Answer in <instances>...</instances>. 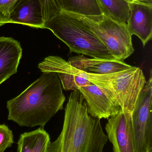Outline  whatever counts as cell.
Wrapping results in <instances>:
<instances>
[{
    "mask_svg": "<svg viewBox=\"0 0 152 152\" xmlns=\"http://www.w3.org/2000/svg\"><path fill=\"white\" fill-rule=\"evenodd\" d=\"M148 152H152V151H149Z\"/></svg>",
    "mask_w": 152,
    "mask_h": 152,
    "instance_id": "603a6c76",
    "label": "cell"
},
{
    "mask_svg": "<svg viewBox=\"0 0 152 152\" xmlns=\"http://www.w3.org/2000/svg\"><path fill=\"white\" fill-rule=\"evenodd\" d=\"M43 28L51 30L69 47L70 53L95 58L116 60L79 14L62 10L45 21Z\"/></svg>",
    "mask_w": 152,
    "mask_h": 152,
    "instance_id": "3957f363",
    "label": "cell"
},
{
    "mask_svg": "<svg viewBox=\"0 0 152 152\" xmlns=\"http://www.w3.org/2000/svg\"><path fill=\"white\" fill-rule=\"evenodd\" d=\"M105 129L114 152H135L132 113L120 109L117 114L108 119Z\"/></svg>",
    "mask_w": 152,
    "mask_h": 152,
    "instance_id": "52a82bcc",
    "label": "cell"
},
{
    "mask_svg": "<svg viewBox=\"0 0 152 152\" xmlns=\"http://www.w3.org/2000/svg\"><path fill=\"white\" fill-rule=\"evenodd\" d=\"M79 16L115 59L124 61L134 52L133 35L126 24L117 22L104 14L97 16Z\"/></svg>",
    "mask_w": 152,
    "mask_h": 152,
    "instance_id": "5b68a950",
    "label": "cell"
},
{
    "mask_svg": "<svg viewBox=\"0 0 152 152\" xmlns=\"http://www.w3.org/2000/svg\"><path fill=\"white\" fill-rule=\"evenodd\" d=\"M148 4H152V0H143Z\"/></svg>",
    "mask_w": 152,
    "mask_h": 152,
    "instance_id": "7402d4cb",
    "label": "cell"
},
{
    "mask_svg": "<svg viewBox=\"0 0 152 152\" xmlns=\"http://www.w3.org/2000/svg\"><path fill=\"white\" fill-rule=\"evenodd\" d=\"M50 142L49 134L41 127L21 134L18 142V152H47Z\"/></svg>",
    "mask_w": 152,
    "mask_h": 152,
    "instance_id": "5bb4252c",
    "label": "cell"
},
{
    "mask_svg": "<svg viewBox=\"0 0 152 152\" xmlns=\"http://www.w3.org/2000/svg\"><path fill=\"white\" fill-rule=\"evenodd\" d=\"M13 142L12 131L4 124H0V152H4Z\"/></svg>",
    "mask_w": 152,
    "mask_h": 152,
    "instance_id": "ac0fdd59",
    "label": "cell"
},
{
    "mask_svg": "<svg viewBox=\"0 0 152 152\" xmlns=\"http://www.w3.org/2000/svg\"><path fill=\"white\" fill-rule=\"evenodd\" d=\"M127 26L131 34L139 37L145 47L152 39V5L130 3V12Z\"/></svg>",
    "mask_w": 152,
    "mask_h": 152,
    "instance_id": "30bf717a",
    "label": "cell"
},
{
    "mask_svg": "<svg viewBox=\"0 0 152 152\" xmlns=\"http://www.w3.org/2000/svg\"><path fill=\"white\" fill-rule=\"evenodd\" d=\"M65 100L57 74L43 73L19 95L7 102L8 120L21 126L43 127L62 110Z\"/></svg>",
    "mask_w": 152,
    "mask_h": 152,
    "instance_id": "6da1fadb",
    "label": "cell"
},
{
    "mask_svg": "<svg viewBox=\"0 0 152 152\" xmlns=\"http://www.w3.org/2000/svg\"><path fill=\"white\" fill-rule=\"evenodd\" d=\"M127 1L129 2V3H144L146 4H148L146 3V2L143 1V0H126ZM152 5V4H151Z\"/></svg>",
    "mask_w": 152,
    "mask_h": 152,
    "instance_id": "44dd1931",
    "label": "cell"
},
{
    "mask_svg": "<svg viewBox=\"0 0 152 152\" xmlns=\"http://www.w3.org/2000/svg\"><path fill=\"white\" fill-rule=\"evenodd\" d=\"M22 53L18 41L12 37H0V85L16 74Z\"/></svg>",
    "mask_w": 152,
    "mask_h": 152,
    "instance_id": "4fadbf2b",
    "label": "cell"
},
{
    "mask_svg": "<svg viewBox=\"0 0 152 152\" xmlns=\"http://www.w3.org/2000/svg\"><path fill=\"white\" fill-rule=\"evenodd\" d=\"M38 67L43 73H56L65 90H77L91 83L84 77L82 71L72 66L68 61L59 56L46 57L38 64Z\"/></svg>",
    "mask_w": 152,
    "mask_h": 152,
    "instance_id": "ba28073f",
    "label": "cell"
},
{
    "mask_svg": "<svg viewBox=\"0 0 152 152\" xmlns=\"http://www.w3.org/2000/svg\"><path fill=\"white\" fill-rule=\"evenodd\" d=\"M45 21L38 0H18L8 17V23L43 28Z\"/></svg>",
    "mask_w": 152,
    "mask_h": 152,
    "instance_id": "8fae6325",
    "label": "cell"
},
{
    "mask_svg": "<svg viewBox=\"0 0 152 152\" xmlns=\"http://www.w3.org/2000/svg\"><path fill=\"white\" fill-rule=\"evenodd\" d=\"M68 61L72 66L81 71L97 75L113 74L132 67L124 61L89 58L84 55L71 57Z\"/></svg>",
    "mask_w": 152,
    "mask_h": 152,
    "instance_id": "7c38bea8",
    "label": "cell"
},
{
    "mask_svg": "<svg viewBox=\"0 0 152 152\" xmlns=\"http://www.w3.org/2000/svg\"><path fill=\"white\" fill-rule=\"evenodd\" d=\"M18 0H0V10L8 18Z\"/></svg>",
    "mask_w": 152,
    "mask_h": 152,
    "instance_id": "d6986e66",
    "label": "cell"
},
{
    "mask_svg": "<svg viewBox=\"0 0 152 152\" xmlns=\"http://www.w3.org/2000/svg\"><path fill=\"white\" fill-rule=\"evenodd\" d=\"M8 23V18L0 10V27Z\"/></svg>",
    "mask_w": 152,
    "mask_h": 152,
    "instance_id": "ffe728a7",
    "label": "cell"
},
{
    "mask_svg": "<svg viewBox=\"0 0 152 152\" xmlns=\"http://www.w3.org/2000/svg\"><path fill=\"white\" fill-rule=\"evenodd\" d=\"M100 119L89 115L82 94L73 90L65 109L59 137L50 142L47 152H103L108 142Z\"/></svg>",
    "mask_w": 152,
    "mask_h": 152,
    "instance_id": "7a4b0ae2",
    "label": "cell"
},
{
    "mask_svg": "<svg viewBox=\"0 0 152 152\" xmlns=\"http://www.w3.org/2000/svg\"><path fill=\"white\" fill-rule=\"evenodd\" d=\"M62 10L85 16L102 15L97 0H62Z\"/></svg>",
    "mask_w": 152,
    "mask_h": 152,
    "instance_id": "2e32d148",
    "label": "cell"
},
{
    "mask_svg": "<svg viewBox=\"0 0 152 152\" xmlns=\"http://www.w3.org/2000/svg\"><path fill=\"white\" fill-rule=\"evenodd\" d=\"M86 102L89 115L94 118L108 119L117 114L120 108L101 88L93 83L79 88Z\"/></svg>",
    "mask_w": 152,
    "mask_h": 152,
    "instance_id": "9c48e42d",
    "label": "cell"
},
{
    "mask_svg": "<svg viewBox=\"0 0 152 152\" xmlns=\"http://www.w3.org/2000/svg\"><path fill=\"white\" fill-rule=\"evenodd\" d=\"M152 70L132 113L135 152L152 151Z\"/></svg>",
    "mask_w": 152,
    "mask_h": 152,
    "instance_id": "8992f818",
    "label": "cell"
},
{
    "mask_svg": "<svg viewBox=\"0 0 152 152\" xmlns=\"http://www.w3.org/2000/svg\"><path fill=\"white\" fill-rule=\"evenodd\" d=\"M42 7L44 20L51 18L62 10V0H38Z\"/></svg>",
    "mask_w": 152,
    "mask_h": 152,
    "instance_id": "e0dca14e",
    "label": "cell"
},
{
    "mask_svg": "<svg viewBox=\"0 0 152 152\" xmlns=\"http://www.w3.org/2000/svg\"><path fill=\"white\" fill-rule=\"evenodd\" d=\"M102 14L120 23L126 24L130 3L126 0H97Z\"/></svg>",
    "mask_w": 152,
    "mask_h": 152,
    "instance_id": "9a60e30c",
    "label": "cell"
},
{
    "mask_svg": "<svg viewBox=\"0 0 152 152\" xmlns=\"http://www.w3.org/2000/svg\"><path fill=\"white\" fill-rule=\"evenodd\" d=\"M82 72L85 78L101 88L125 113H132L147 82L142 69L137 67L108 75Z\"/></svg>",
    "mask_w": 152,
    "mask_h": 152,
    "instance_id": "277c9868",
    "label": "cell"
}]
</instances>
